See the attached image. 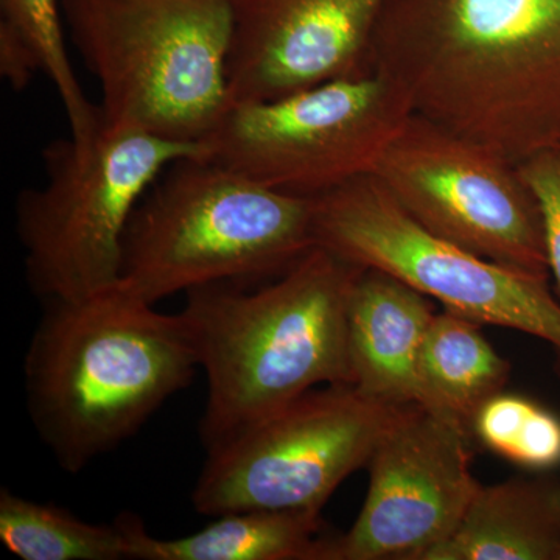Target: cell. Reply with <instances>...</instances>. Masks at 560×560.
Here are the masks:
<instances>
[{
	"label": "cell",
	"mask_w": 560,
	"mask_h": 560,
	"mask_svg": "<svg viewBox=\"0 0 560 560\" xmlns=\"http://www.w3.org/2000/svg\"><path fill=\"white\" fill-rule=\"evenodd\" d=\"M372 68L512 164L560 143V0H390Z\"/></svg>",
	"instance_id": "6da1fadb"
},
{
	"label": "cell",
	"mask_w": 560,
	"mask_h": 560,
	"mask_svg": "<svg viewBox=\"0 0 560 560\" xmlns=\"http://www.w3.org/2000/svg\"><path fill=\"white\" fill-rule=\"evenodd\" d=\"M200 370L183 315H165L119 283L44 302L25 353L28 415L58 466L79 474L116 451Z\"/></svg>",
	"instance_id": "7a4b0ae2"
},
{
	"label": "cell",
	"mask_w": 560,
	"mask_h": 560,
	"mask_svg": "<svg viewBox=\"0 0 560 560\" xmlns=\"http://www.w3.org/2000/svg\"><path fill=\"white\" fill-rule=\"evenodd\" d=\"M363 270L313 246L260 289L221 283L187 291L180 315L208 378L206 451L308 390L352 385L349 302Z\"/></svg>",
	"instance_id": "3957f363"
},
{
	"label": "cell",
	"mask_w": 560,
	"mask_h": 560,
	"mask_svg": "<svg viewBox=\"0 0 560 560\" xmlns=\"http://www.w3.org/2000/svg\"><path fill=\"white\" fill-rule=\"evenodd\" d=\"M313 246L312 198L272 190L205 156L183 158L132 213L117 283L156 305L201 287L280 276Z\"/></svg>",
	"instance_id": "277c9868"
},
{
	"label": "cell",
	"mask_w": 560,
	"mask_h": 560,
	"mask_svg": "<svg viewBox=\"0 0 560 560\" xmlns=\"http://www.w3.org/2000/svg\"><path fill=\"white\" fill-rule=\"evenodd\" d=\"M103 121L201 143L230 106L228 0H61Z\"/></svg>",
	"instance_id": "5b68a950"
},
{
	"label": "cell",
	"mask_w": 560,
	"mask_h": 560,
	"mask_svg": "<svg viewBox=\"0 0 560 560\" xmlns=\"http://www.w3.org/2000/svg\"><path fill=\"white\" fill-rule=\"evenodd\" d=\"M202 143L101 127L43 150L46 183L22 190L16 231L25 275L43 302L77 301L116 285L132 213L162 172L202 156Z\"/></svg>",
	"instance_id": "8992f818"
},
{
	"label": "cell",
	"mask_w": 560,
	"mask_h": 560,
	"mask_svg": "<svg viewBox=\"0 0 560 560\" xmlns=\"http://www.w3.org/2000/svg\"><path fill=\"white\" fill-rule=\"evenodd\" d=\"M411 116L399 84L372 68L272 101L230 103L202 156L272 190L315 198L374 175Z\"/></svg>",
	"instance_id": "52a82bcc"
},
{
	"label": "cell",
	"mask_w": 560,
	"mask_h": 560,
	"mask_svg": "<svg viewBox=\"0 0 560 560\" xmlns=\"http://www.w3.org/2000/svg\"><path fill=\"white\" fill-rule=\"evenodd\" d=\"M410 405L353 385L312 389L208 452L191 490L195 511H323Z\"/></svg>",
	"instance_id": "ba28073f"
},
{
	"label": "cell",
	"mask_w": 560,
	"mask_h": 560,
	"mask_svg": "<svg viewBox=\"0 0 560 560\" xmlns=\"http://www.w3.org/2000/svg\"><path fill=\"white\" fill-rule=\"evenodd\" d=\"M315 245L408 283L478 324L548 342L560 363V300L548 278L504 267L438 237L374 175L312 198Z\"/></svg>",
	"instance_id": "9c48e42d"
},
{
	"label": "cell",
	"mask_w": 560,
	"mask_h": 560,
	"mask_svg": "<svg viewBox=\"0 0 560 560\" xmlns=\"http://www.w3.org/2000/svg\"><path fill=\"white\" fill-rule=\"evenodd\" d=\"M375 178L420 226L485 259L548 278L544 226L517 165L412 116Z\"/></svg>",
	"instance_id": "30bf717a"
},
{
	"label": "cell",
	"mask_w": 560,
	"mask_h": 560,
	"mask_svg": "<svg viewBox=\"0 0 560 560\" xmlns=\"http://www.w3.org/2000/svg\"><path fill=\"white\" fill-rule=\"evenodd\" d=\"M471 436L448 412L410 405L375 448L370 488L346 533L324 539L319 560H427L459 528L481 482Z\"/></svg>",
	"instance_id": "8fae6325"
},
{
	"label": "cell",
	"mask_w": 560,
	"mask_h": 560,
	"mask_svg": "<svg viewBox=\"0 0 560 560\" xmlns=\"http://www.w3.org/2000/svg\"><path fill=\"white\" fill-rule=\"evenodd\" d=\"M228 2L230 103H245L368 72L390 0Z\"/></svg>",
	"instance_id": "7c38bea8"
},
{
	"label": "cell",
	"mask_w": 560,
	"mask_h": 560,
	"mask_svg": "<svg viewBox=\"0 0 560 560\" xmlns=\"http://www.w3.org/2000/svg\"><path fill=\"white\" fill-rule=\"evenodd\" d=\"M429 296L378 270H363L349 302L352 385L375 399L430 410L420 352L431 320Z\"/></svg>",
	"instance_id": "4fadbf2b"
},
{
	"label": "cell",
	"mask_w": 560,
	"mask_h": 560,
	"mask_svg": "<svg viewBox=\"0 0 560 560\" xmlns=\"http://www.w3.org/2000/svg\"><path fill=\"white\" fill-rule=\"evenodd\" d=\"M427 560H560V475L481 486L459 528Z\"/></svg>",
	"instance_id": "5bb4252c"
},
{
	"label": "cell",
	"mask_w": 560,
	"mask_h": 560,
	"mask_svg": "<svg viewBox=\"0 0 560 560\" xmlns=\"http://www.w3.org/2000/svg\"><path fill=\"white\" fill-rule=\"evenodd\" d=\"M119 518L131 560H319L327 536L316 511L231 512L179 539H156L131 512Z\"/></svg>",
	"instance_id": "9a60e30c"
},
{
	"label": "cell",
	"mask_w": 560,
	"mask_h": 560,
	"mask_svg": "<svg viewBox=\"0 0 560 560\" xmlns=\"http://www.w3.org/2000/svg\"><path fill=\"white\" fill-rule=\"evenodd\" d=\"M480 326L458 313H436L420 352L430 410L448 412L469 427L481 405L503 393L511 374L510 361L486 340Z\"/></svg>",
	"instance_id": "2e32d148"
},
{
	"label": "cell",
	"mask_w": 560,
	"mask_h": 560,
	"mask_svg": "<svg viewBox=\"0 0 560 560\" xmlns=\"http://www.w3.org/2000/svg\"><path fill=\"white\" fill-rule=\"evenodd\" d=\"M0 540L22 560H130L119 517L109 525L84 522L5 488L0 490Z\"/></svg>",
	"instance_id": "e0dca14e"
},
{
	"label": "cell",
	"mask_w": 560,
	"mask_h": 560,
	"mask_svg": "<svg viewBox=\"0 0 560 560\" xmlns=\"http://www.w3.org/2000/svg\"><path fill=\"white\" fill-rule=\"evenodd\" d=\"M471 436L488 451L533 471L560 466V418L528 397L500 393L481 405Z\"/></svg>",
	"instance_id": "ac0fdd59"
},
{
	"label": "cell",
	"mask_w": 560,
	"mask_h": 560,
	"mask_svg": "<svg viewBox=\"0 0 560 560\" xmlns=\"http://www.w3.org/2000/svg\"><path fill=\"white\" fill-rule=\"evenodd\" d=\"M2 20L28 39L38 51L66 117L70 135L84 138L102 124L101 106L92 105L73 72L66 46L61 0H0Z\"/></svg>",
	"instance_id": "d6986e66"
},
{
	"label": "cell",
	"mask_w": 560,
	"mask_h": 560,
	"mask_svg": "<svg viewBox=\"0 0 560 560\" xmlns=\"http://www.w3.org/2000/svg\"><path fill=\"white\" fill-rule=\"evenodd\" d=\"M517 168L539 208L548 270L560 300V143L537 151Z\"/></svg>",
	"instance_id": "ffe728a7"
},
{
	"label": "cell",
	"mask_w": 560,
	"mask_h": 560,
	"mask_svg": "<svg viewBox=\"0 0 560 560\" xmlns=\"http://www.w3.org/2000/svg\"><path fill=\"white\" fill-rule=\"evenodd\" d=\"M44 72L38 51L16 27L0 21V75L14 91H24L36 73Z\"/></svg>",
	"instance_id": "44dd1931"
}]
</instances>
